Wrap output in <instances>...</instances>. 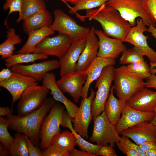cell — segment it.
I'll return each mask as SVG.
<instances>
[{"label": "cell", "instance_id": "obj_46", "mask_svg": "<svg viewBox=\"0 0 156 156\" xmlns=\"http://www.w3.org/2000/svg\"><path fill=\"white\" fill-rule=\"evenodd\" d=\"M95 156V155L83 150H78L75 148L70 152V156Z\"/></svg>", "mask_w": 156, "mask_h": 156}, {"label": "cell", "instance_id": "obj_26", "mask_svg": "<svg viewBox=\"0 0 156 156\" xmlns=\"http://www.w3.org/2000/svg\"><path fill=\"white\" fill-rule=\"evenodd\" d=\"M55 31L50 28H45L34 31L29 34L26 42L16 52L18 53H32L36 46L46 37L53 35Z\"/></svg>", "mask_w": 156, "mask_h": 156}, {"label": "cell", "instance_id": "obj_54", "mask_svg": "<svg viewBox=\"0 0 156 156\" xmlns=\"http://www.w3.org/2000/svg\"><path fill=\"white\" fill-rule=\"evenodd\" d=\"M155 115L153 119L151 121V122L156 126V109L155 111Z\"/></svg>", "mask_w": 156, "mask_h": 156}, {"label": "cell", "instance_id": "obj_39", "mask_svg": "<svg viewBox=\"0 0 156 156\" xmlns=\"http://www.w3.org/2000/svg\"><path fill=\"white\" fill-rule=\"evenodd\" d=\"M42 156H70V152L56 145L51 144L42 151Z\"/></svg>", "mask_w": 156, "mask_h": 156}, {"label": "cell", "instance_id": "obj_3", "mask_svg": "<svg viewBox=\"0 0 156 156\" xmlns=\"http://www.w3.org/2000/svg\"><path fill=\"white\" fill-rule=\"evenodd\" d=\"M144 0H109L106 5L118 11L132 27L136 25V18L140 17L146 25L156 26V21L145 9Z\"/></svg>", "mask_w": 156, "mask_h": 156}, {"label": "cell", "instance_id": "obj_6", "mask_svg": "<svg viewBox=\"0 0 156 156\" xmlns=\"http://www.w3.org/2000/svg\"><path fill=\"white\" fill-rule=\"evenodd\" d=\"M54 20L50 28L59 34L66 35L72 42L86 38L90 29L79 25L72 18L62 10L57 9L53 12Z\"/></svg>", "mask_w": 156, "mask_h": 156}, {"label": "cell", "instance_id": "obj_16", "mask_svg": "<svg viewBox=\"0 0 156 156\" xmlns=\"http://www.w3.org/2000/svg\"><path fill=\"white\" fill-rule=\"evenodd\" d=\"M86 42V38L72 42L65 54L59 59L60 77L75 71L77 63Z\"/></svg>", "mask_w": 156, "mask_h": 156}, {"label": "cell", "instance_id": "obj_29", "mask_svg": "<svg viewBox=\"0 0 156 156\" xmlns=\"http://www.w3.org/2000/svg\"><path fill=\"white\" fill-rule=\"evenodd\" d=\"M47 57L48 56L39 53H18L5 59V65L7 68H10L17 64L33 62L38 60L46 59Z\"/></svg>", "mask_w": 156, "mask_h": 156}, {"label": "cell", "instance_id": "obj_37", "mask_svg": "<svg viewBox=\"0 0 156 156\" xmlns=\"http://www.w3.org/2000/svg\"><path fill=\"white\" fill-rule=\"evenodd\" d=\"M122 136L120 141L116 144L119 150L127 156H140L131 146V141L129 138L126 136Z\"/></svg>", "mask_w": 156, "mask_h": 156}, {"label": "cell", "instance_id": "obj_41", "mask_svg": "<svg viewBox=\"0 0 156 156\" xmlns=\"http://www.w3.org/2000/svg\"><path fill=\"white\" fill-rule=\"evenodd\" d=\"M143 5L147 12L156 21V0H144Z\"/></svg>", "mask_w": 156, "mask_h": 156}, {"label": "cell", "instance_id": "obj_38", "mask_svg": "<svg viewBox=\"0 0 156 156\" xmlns=\"http://www.w3.org/2000/svg\"><path fill=\"white\" fill-rule=\"evenodd\" d=\"M5 2L3 6L4 10H9V13L4 22V25L8 26L7 19L9 16L12 13L18 12L19 14L21 12V5L23 0H5Z\"/></svg>", "mask_w": 156, "mask_h": 156}, {"label": "cell", "instance_id": "obj_51", "mask_svg": "<svg viewBox=\"0 0 156 156\" xmlns=\"http://www.w3.org/2000/svg\"><path fill=\"white\" fill-rule=\"evenodd\" d=\"M150 72L152 75H155L156 74V63H150Z\"/></svg>", "mask_w": 156, "mask_h": 156}, {"label": "cell", "instance_id": "obj_20", "mask_svg": "<svg viewBox=\"0 0 156 156\" xmlns=\"http://www.w3.org/2000/svg\"><path fill=\"white\" fill-rule=\"evenodd\" d=\"M94 29L92 27L86 38V45L77 63L75 71H86L97 56L99 41Z\"/></svg>", "mask_w": 156, "mask_h": 156}, {"label": "cell", "instance_id": "obj_13", "mask_svg": "<svg viewBox=\"0 0 156 156\" xmlns=\"http://www.w3.org/2000/svg\"><path fill=\"white\" fill-rule=\"evenodd\" d=\"M88 97L82 99L77 113L73 119L74 130L83 138L88 139V130L92 116L91 112V105L96 92L92 89Z\"/></svg>", "mask_w": 156, "mask_h": 156}, {"label": "cell", "instance_id": "obj_10", "mask_svg": "<svg viewBox=\"0 0 156 156\" xmlns=\"http://www.w3.org/2000/svg\"><path fill=\"white\" fill-rule=\"evenodd\" d=\"M141 18L136 21V25L131 27L123 42L129 43L134 46L133 48L144 56H146L150 63H156V52L148 44V36L144 33L147 31V28Z\"/></svg>", "mask_w": 156, "mask_h": 156}, {"label": "cell", "instance_id": "obj_1", "mask_svg": "<svg viewBox=\"0 0 156 156\" xmlns=\"http://www.w3.org/2000/svg\"><path fill=\"white\" fill-rule=\"evenodd\" d=\"M76 16L82 21L86 18L96 21L101 25L105 35L123 42L132 27L118 11L106 3L96 9L87 10L85 15L77 13Z\"/></svg>", "mask_w": 156, "mask_h": 156}, {"label": "cell", "instance_id": "obj_48", "mask_svg": "<svg viewBox=\"0 0 156 156\" xmlns=\"http://www.w3.org/2000/svg\"><path fill=\"white\" fill-rule=\"evenodd\" d=\"M131 144L133 148L139 155L140 156H146L145 152L142 149L139 145L134 143L131 141Z\"/></svg>", "mask_w": 156, "mask_h": 156}, {"label": "cell", "instance_id": "obj_43", "mask_svg": "<svg viewBox=\"0 0 156 156\" xmlns=\"http://www.w3.org/2000/svg\"><path fill=\"white\" fill-rule=\"evenodd\" d=\"M139 145L145 152L149 150L156 149V141L153 140L147 141Z\"/></svg>", "mask_w": 156, "mask_h": 156}, {"label": "cell", "instance_id": "obj_30", "mask_svg": "<svg viewBox=\"0 0 156 156\" xmlns=\"http://www.w3.org/2000/svg\"><path fill=\"white\" fill-rule=\"evenodd\" d=\"M56 145L70 152L76 145V138L71 131H63L56 134L53 138L51 144Z\"/></svg>", "mask_w": 156, "mask_h": 156}, {"label": "cell", "instance_id": "obj_32", "mask_svg": "<svg viewBox=\"0 0 156 156\" xmlns=\"http://www.w3.org/2000/svg\"><path fill=\"white\" fill-rule=\"evenodd\" d=\"M66 127L68 128L75 136L76 138V145L79 146L80 149L96 156V155L98 152L101 145L93 144L85 140L81 135L74 130L72 122L68 123Z\"/></svg>", "mask_w": 156, "mask_h": 156}, {"label": "cell", "instance_id": "obj_21", "mask_svg": "<svg viewBox=\"0 0 156 156\" xmlns=\"http://www.w3.org/2000/svg\"><path fill=\"white\" fill-rule=\"evenodd\" d=\"M42 81V86L50 90L54 99L63 104L69 115L72 118H74L77 113L79 107L67 98L58 86L54 73H47L44 76Z\"/></svg>", "mask_w": 156, "mask_h": 156}, {"label": "cell", "instance_id": "obj_25", "mask_svg": "<svg viewBox=\"0 0 156 156\" xmlns=\"http://www.w3.org/2000/svg\"><path fill=\"white\" fill-rule=\"evenodd\" d=\"M114 86H112L105 104L104 110L109 121L112 124L116 125L120 119L126 102L116 98L114 94Z\"/></svg>", "mask_w": 156, "mask_h": 156}, {"label": "cell", "instance_id": "obj_24", "mask_svg": "<svg viewBox=\"0 0 156 156\" xmlns=\"http://www.w3.org/2000/svg\"><path fill=\"white\" fill-rule=\"evenodd\" d=\"M51 13L46 9L27 17L23 21L24 32L29 35L31 33L45 28H49L53 22Z\"/></svg>", "mask_w": 156, "mask_h": 156}, {"label": "cell", "instance_id": "obj_55", "mask_svg": "<svg viewBox=\"0 0 156 156\" xmlns=\"http://www.w3.org/2000/svg\"><path fill=\"white\" fill-rule=\"evenodd\" d=\"M60 1H62V2H63L64 3H65V2L64 1V0H60Z\"/></svg>", "mask_w": 156, "mask_h": 156}, {"label": "cell", "instance_id": "obj_53", "mask_svg": "<svg viewBox=\"0 0 156 156\" xmlns=\"http://www.w3.org/2000/svg\"><path fill=\"white\" fill-rule=\"evenodd\" d=\"M79 0H64L66 4L67 5L68 8H69L70 6L67 3V2L70 3L74 5L77 3Z\"/></svg>", "mask_w": 156, "mask_h": 156}, {"label": "cell", "instance_id": "obj_28", "mask_svg": "<svg viewBox=\"0 0 156 156\" xmlns=\"http://www.w3.org/2000/svg\"><path fill=\"white\" fill-rule=\"evenodd\" d=\"M46 4L44 0H23L21 13L19 14L16 22L22 20L40 11L46 9Z\"/></svg>", "mask_w": 156, "mask_h": 156}, {"label": "cell", "instance_id": "obj_9", "mask_svg": "<svg viewBox=\"0 0 156 156\" xmlns=\"http://www.w3.org/2000/svg\"><path fill=\"white\" fill-rule=\"evenodd\" d=\"M64 107L54 103L42 124L40 133V146L43 151L51 144L54 136L60 132Z\"/></svg>", "mask_w": 156, "mask_h": 156}, {"label": "cell", "instance_id": "obj_15", "mask_svg": "<svg viewBox=\"0 0 156 156\" xmlns=\"http://www.w3.org/2000/svg\"><path fill=\"white\" fill-rule=\"evenodd\" d=\"M94 32L98 38L97 56L115 60L127 49L121 40L110 38L102 31L96 29H95Z\"/></svg>", "mask_w": 156, "mask_h": 156}, {"label": "cell", "instance_id": "obj_14", "mask_svg": "<svg viewBox=\"0 0 156 156\" xmlns=\"http://www.w3.org/2000/svg\"><path fill=\"white\" fill-rule=\"evenodd\" d=\"M58 68L59 61L51 60L27 65L18 64L12 67L11 70L14 72L30 77L38 81L42 80L47 73Z\"/></svg>", "mask_w": 156, "mask_h": 156}, {"label": "cell", "instance_id": "obj_36", "mask_svg": "<svg viewBox=\"0 0 156 156\" xmlns=\"http://www.w3.org/2000/svg\"><path fill=\"white\" fill-rule=\"evenodd\" d=\"M9 123L7 118L0 116V141L8 149L14 138L9 132Z\"/></svg>", "mask_w": 156, "mask_h": 156}, {"label": "cell", "instance_id": "obj_12", "mask_svg": "<svg viewBox=\"0 0 156 156\" xmlns=\"http://www.w3.org/2000/svg\"><path fill=\"white\" fill-rule=\"evenodd\" d=\"M87 78L86 71H75L61 77L56 83L63 92L69 94L74 101L78 103Z\"/></svg>", "mask_w": 156, "mask_h": 156}, {"label": "cell", "instance_id": "obj_40", "mask_svg": "<svg viewBox=\"0 0 156 156\" xmlns=\"http://www.w3.org/2000/svg\"><path fill=\"white\" fill-rule=\"evenodd\" d=\"M25 138L29 156H42V151L34 145L27 136L24 134Z\"/></svg>", "mask_w": 156, "mask_h": 156}, {"label": "cell", "instance_id": "obj_11", "mask_svg": "<svg viewBox=\"0 0 156 156\" xmlns=\"http://www.w3.org/2000/svg\"><path fill=\"white\" fill-rule=\"evenodd\" d=\"M72 42L67 35L61 34L47 36L39 43L32 53L56 56L59 59L66 53Z\"/></svg>", "mask_w": 156, "mask_h": 156}, {"label": "cell", "instance_id": "obj_50", "mask_svg": "<svg viewBox=\"0 0 156 156\" xmlns=\"http://www.w3.org/2000/svg\"><path fill=\"white\" fill-rule=\"evenodd\" d=\"M147 28V31L151 34V35L156 39V28L153 25H150Z\"/></svg>", "mask_w": 156, "mask_h": 156}, {"label": "cell", "instance_id": "obj_17", "mask_svg": "<svg viewBox=\"0 0 156 156\" xmlns=\"http://www.w3.org/2000/svg\"><path fill=\"white\" fill-rule=\"evenodd\" d=\"M37 82L31 78L14 72L9 79L0 82V86L7 90L12 96V110L14 103L19 99L25 89L30 86L37 85Z\"/></svg>", "mask_w": 156, "mask_h": 156}, {"label": "cell", "instance_id": "obj_19", "mask_svg": "<svg viewBox=\"0 0 156 156\" xmlns=\"http://www.w3.org/2000/svg\"><path fill=\"white\" fill-rule=\"evenodd\" d=\"M120 134L139 145L147 141H156V126L146 120L125 129Z\"/></svg>", "mask_w": 156, "mask_h": 156}, {"label": "cell", "instance_id": "obj_2", "mask_svg": "<svg viewBox=\"0 0 156 156\" xmlns=\"http://www.w3.org/2000/svg\"><path fill=\"white\" fill-rule=\"evenodd\" d=\"M53 98L47 99L38 109L27 115L21 116L10 114L7 117L9 129L27 136L36 146L40 143V133L42 123L55 103Z\"/></svg>", "mask_w": 156, "mask_h": 156}, {"label": "cell", "instance_id": "obj_49", "mask_svg": "<svg viewBox=\"0 0 156 156\" xmlns=\"http://www.w3.org/2000/svg\"><path fill=\"white\" fill-rule=\"evenodd\" d=\"M9 155L8 149L1 143L0 145V156H8Z\"/></svg>", "mask_w": 156, "mask_h": 156}, {"label": "cell", "instance_id": "obj_22", "mask_svg": "<svg viewBox=\"0 0 156 156\" xmlns=\"http://www.w3.org/2000/svg\"><path fill=\"white\" fill-rule=\"evenodd\" d=\"M131 108L144 112L155 111L156 109V91L144 87L126 102Z\"/></svg>", "mask_w": 156, "mask_h": 156}, {"label": "cell", "instance_id": "obj_33", "mask_svg": "<svg viewBox=\"0 0 156 156\" xmlns=\"http://www.w3.org/2000/svg\"><path fill=\"white\" fill-rule=\"evenodd\" d=\"M109 0H79L73 7L69 8V12L76 14L78 11L82 10H90L99 8Z\"/></svg>", "mask_w": 156, "mask_h": 156}, {"label": "cell", "instance_id": "obj_18", "mask_svg": "<svg viewBox=\"0 0 156 156\" xmlns=\"http://www.w3.org/2000/svg\"><path fill=\"white\" fill-rule=\"evenodd\" d=\"M155 115V111L144 112L137 110L130 107L126 103L120 119L115 125L119 134L122 131L146 120H151Z\"/></svg>", "mask_w": 156, "mask_h": 156}, {"label": "cell", "instance_id": "obj_45", "mask_svg": "<svg viewBox=\"0 0 156 156\" xmlns=\"http://www.w3.org/2000/svg\"><path fill=\"white\" fill-rule=\"evenodd\" d=\"M145 87L153 88L156 89V75H152L150 77L146 79L145 82Z\"/></svg>", "mask_w": 156, "mask_h": 156}, {"label": "cell", "instance_id": "obj_7", "mask_svg": "<svg viewBox=\"0 0 156 156\" xmlns=\"http://www.w3.org/2000/svg\"><path fill=\"white\" fill-rule=\"evenodd\" d=\"M115 68L114 66L105 67L96 80L95 88H97L91 105L92 118L100 115L104 110L105 104L109 96L112 82L114 80Z\"/></svg>", "mask_w": 156, "mask_h": 156}, {"label": "cell", "instance_id": "obj_4", "mask_svg": "<svg viewBox=\"0 0 156 156\" xmlns=\"http://www.w3.org/2000/svg\"><path fill=\"white\" fill-rule=\"evenodd\" d=\"M113 81L114 90L117 96L125 102L145 87L143 80L129 71L126 66L115 68Z\"/></svg>", "mask_w": 156, "mask_h": 156}, {"label": "cell", "instance_id": "obj_47", "mask_svg": "<svg viewBox=\"0 0 156 156\" xmlns=\"http://www.w3.org/2000/svg\"><path fill=\"white\" fill-rule=\"evenodd\" d=\"M12 111L11 109L7 107H0V116L4 117L8 116L12 114Z\"/></svg>", "mask_w": 156, "mask_h": 156}, {"label": "cell", "instance_id": "obj_52", "mask_svg": "<svg viewBox=\"0 0 156 156\" xmlns=\"http://www.w3.org/2000/svg\"><path fill=\"white\" fill-rule=\"evenodd\" d=\"M145 153L146 156H156V149L147 151Z\"/></svg>", "mask_w": 156, "mask_h": 156}, {"label": "cell", "instance_id": "obj_31", "mask_svg": "<svg viewBox=\"0 0 156 156\" xmlns=\"http://www.w3.org/2000/svg\"><path fill=\"white\" fill-rule=\"evenodd\" d=\"M9 155L12 156H29L27 145L24 134L16 132L8 148Z\"/></svg>", "mask_w": 156, "mask_h": 156}, {"label": "cell", "instance_id": "obj_23", "mask_svg": "<svg viewBox=\"0 0 156 156\" xmlns=\"http://www.w3.org/2000/svg\"><path fill=\"white\" fill-rule=\"evenodd\" d=\"M115 60L97 56L86 70L87 75L86 81L82 88V99L88 97V90L91 84L100 76L104 68L109 65L116 64Z\"/></svg>", "mask_w": 156, "mask_h": 156}, {"label": "cell", "instance_id": "obj_34", "mask_svg": "<svg viewBox=\"0 0 156 156\" xmlns=\"http://www.w3.org/2000/svg\"><path fill=\"white\" fill-rule=\"evenodd\" d=\"M126 66L129 71L135 74L143 80L146 79L152 75L150 72V65L145 61L129 64Z\"/></svg>", "mask_w": 156, "mask_h": 156}, {"label": "cell", "instance_id": "obj_35", "mask_svg": "<svg viewBox=\"0 0 156 156\" xmlns=\"http://www.w3.org/2000/svg\"><path fill=\"white\" fill-rule=\"evenodd\" d=\"M144 55L133 48L127 49L122 53L120 59L121 65L129 64L144 61Z\"/></svg>", "mask_w": 156, "mask_h": 156}, {"label": "cell", "instance_id": "obj_8", "mask_svg": "<svg viewBox=\"0 0 156 156\" xmlns=\"http://www.w3.org/2000/svg\"><path fill=\"white\" fill-rule=\"evenodd\" d=\"M49 90L44 86L33 85L23 92L16 105L18 115L24 116L38 109L47 98Z\"/></svg>", "mask_w": 156, "mask_h": 156}, {"label": "cell", "instance_id": "obj_44", "mask_svg": "<svg viewBox=\"0 0 156 156\" xmlns=\"http://www.w3.org/2000/svg\"><path fill=\"white\" fill-rule=\"evenodd\" d=\"M10 68H3L0 72V82L6 80L12 75L13 71Z\"/></svg>", "mask_w": 156, "mask_h": 156}, {"label": "cell", "instance_id": "obj_27", "mask_svg": "<svg viewBox=\"0 0 156 156\" xmlns=\"http://www.w3.org/2000/svg\"><path fill=\"white\" fill-rule=\"evenodd\" d=\"M20 37L16 34L14 29L9 28L7 32V39L0 45V55L2 59H5L13 55L16 49L14 46L21 43Z\"/></svg>", "mask_w": 156, "mask_h": 156}, {"label": "cell", "instance_id": "obj_5", "mask_svg": "<svg viewBox=\"0 0 156 156\" xmlns=\"http://www.w3.org/2000/svg\"><path fill=\"white\" fill-rule=\"evenodd\" d=\"M93 120L94 127L90 141L101 145L109 144L114 148L115 144L120 141L121 137L115 125L109 121L105 110Z\"/></svg>", "mask_w": 156, "mask_h": 156}, {"label": "cell", "instance_id": "obj_42", "mask_svg": "<svg viewBox=\"0 0 156 156\" xmlns=\"http://www.w3.org/2000/svg\"><path fill=\"white\" fill-rule=\"evenodd\" d=\"M96 156H117L116 150L110 146L101 145L96 154Z\"/></svg>", "mask_w": 156, "mask_h": 156}]
</instances>
